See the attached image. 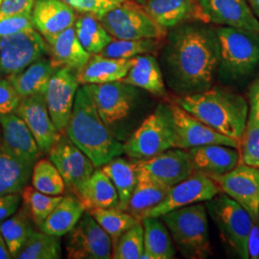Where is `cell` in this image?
<instances>
[{
  "mask_svg": "<svg viewBox=\"0 0 259 259\" xmlns=\"http://www.w3.org/2000/svg\"><path fill=\"white\" fill-rule=\"evenodd\" d=\"M200 21L171 28L161 55L163 77L181 95L201 93L212 84L219 65L216 30Z\"/></svg>",
  "mask_w": 259,
  "mask_h": 259,
  "instance_id": "1",
  "label": "cell"
},
{
  "mask_svg": "<svg viewBox=\"0 0 259 259\" xmlns=\"http://www.w3.org/2000/svg\"><path fill=\"white\" fill-rule=\"evenodd\" d=\"M65 133L97 168L124 154L123 143L104 123L83 84L77 90Z\"/></svg>",
  "mask_w": 259,
  "mask_h": 259,
  "instance_id": "2",
  "label": "cell"
},
{
  "mask_svg": "<svg viewBox=\"0 0 259 259\" xmlns=\"http://www.w3.org/2000/svg\"><path fill=\"white\" fill-rule=\"evenodd\" d=\"M185 111L225 137L240 140L249 116L246 99L237 93L220 88L178 98Z\"/></svg>",
  "mask_w": 259,
  "mask_h": 259,
  "instance_id": "3",
  "label": "cell"
},
{
  "mask_svg": "<svg viewBox=\"0 0 259 259\" xmlns=\"http://www.w3.org/2000/svg\"><path fill=\"white\" fill-rule=\"evenodd\" d=\"M165 224L181 253L191 259H204L212 254L205 204L180 207L158 217Z\"/></svg>",
  "mask_w": 259,
  "mask_h": 259,
  "instance_id": "4",
  "label": "cell"
},
{
  "mask_svg": "<svg viewBox=\"0 0 259 259\" xmlns=\"http://www.w3.org/2000/svg\"><path fill=\"white\" fill-rule=\"evenodd\" d=\"M216 33L221 80L232 83L250 74L259 64V32L222 26Z\"/></svg>",
  "mask_w": 259,
  "mask_h": 259,
  "instance_id": "5",
  "label": "cell"
},
{
  "mask_svg": "<svg viewBox=\"0 0 259 259\" xmlns=\"http://www.w3.org/2000/svg\"><path fill=\"white\" fill-rule=\"evenodd\" d=\"M124 154L135 159L155 157L174 148V126L169 104L157 105L138 130L123 143Z\"/></svg>",
  "mask_w": 259,
  "mask_h": 259,
  "instance_id": "6",
  "label": "cell"
},
{
  "mask_svg": "<svg viewBox=\"0 0 259 259\" xmlns=\"http://www.w3.org/2000/svg\"><path fill=\"white\" fill-rule=\"evenodd\" d=\"M205 207L232 250L241 258H249L248 239L253 225L250 213L225 193L206 201Z\"/></svg>",
  "mask_w": 259,
  "mask_h": 259,
  "instance_id": "7",
  "label": "cell"
},
{
  "mask_svg": "<svg viewBox=\"0 0 259 259\" xmlns=\"http://www.w3.org/2000/svg\"><path fill=\"white\" fill-rule=\"evenodd\" d=\"M99 19L111 37L115 38L161 39L166 36V30L150 17L138 1L126 0L116 4Z\"/></svg>",
  "mask_w": 259,
  "mask_h": 259,
  "instance_id": "8",
  "label": "cell"
},
{
  "mask_svg": "<svg viewBox=\"0 0 259 259\" xmlns=\"http://www.w3.org/2000/svg\"><path fill=\"white\" fill-rule=\"evenodd\" d=\"M104 123L115 136V130L131 116L139 98L138 88L120 81L83 84Z\"/></svg>",
  "mask_w": 259,
  "mask_h": 259,
  "instance_id": "9",
  "label": "cell"
},
{
  "mask_svg": "<svg viewBox=\"0 0 259 259\" xmlns=\"http://www.w3.org/2000/svg\"><path fill=\"white\" fill-rule=\"evenodd\" d=\"M49 53L47 40L35 28L0 37V77L17 74Z\"/></svg>",
  "mask_w": 259,
  "mask_h": 259,
  "instance_id": "10",
  "label": "cell"
},
{
  "mask_svg": "<svg viewBox=\"0 0 259 259\" xmlns=\"http://www.w3.org/2000/svg\"><path fill=\"white\" fill-rule=\"evenodd\" d=\"M65 246L69 259H110L112 254L111 237L87 210L65 234Z\"/></svg>",
  "mask_w": 259,
  "mask_h": 259,
  "instance_id": "11",
  "label": "cell"
},
{
  "mask_svg": "<svg viewBox=\"0 0 259 259\" xmlns=\"http://www.w3.org/2000/svg\"><path fill=\"white\" fill-rule=\"evenodd\" d=\"M220 193V187L212 178L195 171L192 175L172 186L166 197L155 207L140 216V220L147 217L161 215L186 205L206 202Z\"/></svg>",
  "mask_w": 259,
  "mask_h": 259,
  "instance_id": "12",
  "label": "cell"
},
{
  "mask_svg": "<svg viewBox=\"0 0 259 259\" xmlns=\"http://www.w3.org/2000/svg\"><path fill=\"white\" fill-rule=\"evenodd\" d=\"M137 177H143L170 187L195 172L191 157L185 149H169L155 157L135 161Z\"/></svg>",
  "mask_w": 259,
  "mask_h": 259,
  "instance_id": "13",
  "label": "cell"
},
{
  "mask_svg": "<svg viewBox=\"0 0 259 259\" xmlns=\"http://www.w3.org/2000/svg\"><path fill=\"white\" fill-rule=\"evenodd\" d=\"M174 126V148L189 149L220 144L239 148L240 140L225 137L197 119L176 102L169 104Z\"/></svg>",
  "mask_w": 259,
  "mask_h": 259,
  "instance_id": "14",
  "label": "cell"
},
{
  "mask_svg": "<svg viewBox=\"0 0 259 259\" xmlns=\"http://www.w3.org/2000/svg\"><path fill=\"white\" fill-rule=\"evenodd\" d=\"M49 159L63 178L65 185L76 194L92 176L94 164L81 149L62 134L49 151Z\"/></svg>",
  "mask_w": 259,
  "mask_h": 259,
  "instance_id": "15",
  "label": "cell"
},
{
  "mask_svg": "<svg viewBox=\"0 0 259 259\" xmlns=\"http://www.w3.org/2000/svg\"><path fill=\"white\" fill-rule=\"evenodd\" d=\"M79 84L77 71L69 67L57 68L47 84L45 93L47 110L61 134H65L70 120Z\"/></svg>",
  "mask_w": 259,
  "mask_h": 259,
  "instance_id": "16",
  "label": "cell"
},
{
  "mask_svg": "<svg viewBox=\"0 0 259 259\" xmlns=\"http://www.w3.org/2000/svg\"><path fill=\"white\" fill-rule=\"evenodd\" d=\"M223 193L231 197L250 213L252 221L257 222L259 211V168L244 163L232 171L213 179Z\"/></svg>",
  "mask_w": 259,
  "mask_h": 259,
  "instance_id": "17",
  "label": "cell"
},
{
  "mask_svg": "<svg viewBox=\"0 0 259 259\" xmlns=\"http://www.w3.org/2000/svg\"><path fill=\"white\" fill-rule=\"evenodd\" d=\"M16 113L25 122L37 141L40 154H48L62 135L47 110L45 94L21 98Z\"/></svg>",
  "mask_w": 259,
  "mask_h": 259,
  "instance_id": "18",
  "label": "cell"
},
{
  "mask_svg": "<svg viewBox=\"0 0 259 259\" xmlns=\"http://www.w3.org/2000/svg\"><path fill=\"white\" fill-rule=\"evenodd\" d=\"M138 2L165 30L188 21L209 23L199 0H138Z\"/></svg>",
  "mask_w": 259,
  "mask_h": 259,
  "instance_id": "19",
  "label": "cell"
},
{
  "mask_svg": "<svg viewBox=\"0 0 259 259\" xmlns=\"http://www.w3.org/2000/svg\"><path fill=\"white\" fill-rule=\"evenodd\" d=\"M74 10L62 0H35L32 10L34 27L50 45L68 28L74 26Z\"/></svg>",
  "mask_w": 259,
  "mask_h": 259,
  "instance_id": "20",
  "label": "cell"
},
{
  "mask_svg": "<svg viewBox=\"0 0 259 259\" xmlns=\"http://www.w3.org/2000/svg\"><path fill=\"white\" fill-rule=\"evenodd\" d=\"M2 142L10 153L24 162L34 166L40 155L37 141L25 122L16 112L0 118Z\"/></svg>",
  "mask_w": 259,
  "mask_h": 259,
  "instance_id": "21",
  "label": "cell"
},
{
  "mask_svg": "<svg viewBox=\"0 0 259 259\" xmlns=\"http://www.w3.org/2000/svg\"><path fill=\"white\" fill-rule=\"evenodd\" d=\"M199 3L209 22L259 32L258 19L247 0H199Z\"/></svg>",
  "mask_w": 259,
  "mask_h": 259,
  "instance_id": "22",
  "label": "cell"
},
{
  "mask_svg": "<svg viewBox=\"0 0 259 259\" xmlns=\"http://www.w3.org/2000/svg\"><path fill=\"white\" fill-rule=\"evenodd\" d=\"M188 153L195 171L212 179L232 171L240 160L236 148L220 144L194 147L189 149Z\"/></svg>",
  "mask_w": 259,
  "mask_h": 259,
  "instance_id": "23",
  "label": "cell"
},
{
  "mask_svg": "<svg viewBox=\"0 0 259 259\" xmlns=\"http://www.w3.org/2000/svg\"><path fill=\"white\" fill-rule=\"evenodd\" d=\"M122 81L158 97L166 95L164 77L160 65L157 59L150 54L132 58L131 68Z\"/></svg>",
  "mask_w": 259,
  "mask_h": 259,
  "instance_id": "24",
  "label": "cell"
},
{
  "mask_svg": "<svg viewBox=\"0 0 259 259\" xmlns=\"http://www.w3.org/2000/svg\"><path fill=\"white\" fill-rule=\"evenodd\" d=\"M132 65V59H114L92 54L88 63L77 72L80 84L106 83L125 78Z\"/></svg>",
  "mask_w": 259,
  "mask_h": 259,
  "instance_id": "25",
  "label": "cell"
},
{
  "mask_svg": "<svg viewBox=\"0 0 259 259\" xmlns=\"http://www.w3.org/2000/svg\"><path fill=\"white\" fill-rule=\"evenodd\" d=\"M48 47L49 59L55 68L69 67L78 72L92 56L80 44L74 26L61 33Z\"/></svg>",
  "mask_w": 259,
  "mask_h": 259,
  "instance_id": "26",
  "label": "cell"
},
{
  "mask_svg": "<svg viewBox=\"0 0 259 259\" xmlns=\"http://www.w3.org/2000/svg\"><path fill=\"white\" fill-rule=\"evenodd\" d=\"M75 196L81 201L85 210L93 208L117 207L119 197L110 178L96 169Z\"/></svg>",
  "mask_w": 259,
  "mask_h": 259,
  "instance_id": "27",
  "label": "cell"
},
{
  "mask_svg": "<svg viewBox=\"0 0 259 259\" xmlns=\"http://www.w3.org/2000/svg\"><path fill=\"white\" fill-rule=\"evenodd\" d=\"M56 69L50 59L44 56L21 72L12 75L7 79H9L19 96L25 98L36 94H45L48 82Z\"/></svg>",
  "mask_w": 259,
  "mask_h": 259,
  "instance_id": "28",
  "label": "cell"
},
{
  "mask_svg": "<svg viewBox=\"0 0 259 259\" xmlns=\"http://www.w3.org/2000/svg\"><path fill=\"white\" fill-rule=\"evenodd\" d=\"M84 211L83 204L75 195L63 196L59 204L39 226V230L47 234L65 236L79 222Z\"/></svg>",
  "mask_w": 259,
  "mask_h": 259,
  "instance_id": "29",
  "label": "cell"
},
{
  "mask_svg": "<svg viewBox=\"0 0 259 259\" xmlns=\"http://www.w3.org/2000/svg\"><path fill=\"white\" fill-rule=\"evenodd\" d=\"M144 232V251L140 259H171L176 255L171 234L158 217L141 220Z\"/></svg>",
  "mask_w": 259,
  "mask_h": 259,
  "instance_id": "30",
  "label": "cell"
},
{
  "mask_svg": "<svg viewBox=\"0 0 259 259\" xmlns=\"http://www.w3.org/2000/svg\"><path fill=\"white\" fill-rule=\"evenodd\" d=\"M33 167L16 158L5 148L0 131V196L21 193L31 179Z\"/></svg>",
  "mask_w": 259,
  "mask_h": 259,
  "instance_id": "31",
  "label": "cell"
},
{
  "mask_svg": "<svg viewBox=\"0 0 259 259\" xmlns=\"http://www.w3.org/2000/svg\"><path fill=\"white\" fill-rule=\"evenodd\" d=\"M170 188L147 178L138 177L137 185L124 210L140 220L143 213L155 207L166 197Z\"/></svg>",
  "mask_w": 259,
  "mask_h": 259,
  "instance_id": "32",
  "label": "cell"
},
{
  "mask_svg": "<svg viewBox=\"0 0 259 259\" xmlns=\"http://www.w3.org/2000/svg\"><path fill=\"white\" fill-rule=\"evenodd\" d=\"M103 172L110 178L119 197L117 208L124 210L138 183L135 161L124 157H114L103 165Z\"/></svg>",
  "mask_w": 259,
  "mask_h": 259,
  "instance_id": "33",
  "label": "cell"
},
{
  "mask_svg": "<svg viewBox=\"0 0 259 259\" xmlns=\"http://www.w3.org/2000/svg\"><path fill=\"white\" fill-rule=\"evenodd\" d=\"M74 29L80 44L91 54H99L112 39L100 19L92 14L77 17Z\"/></svg>",
  "mask_w": 259,
  "mask_h": 259,
  "instance_id": "34",
  "label": "cell"
},
{
  "mask_svg": "<svg viewBox=\"0 0 259 259\" xmlns=\"http://www.w3.org/2000/svg\"><path fill=\"white\" fill-rule=\"evenodd\" d=\"M33 221L25 206L10 216L0 224V234L5 242L12 258H15L19 250L34 232Z\"/></svg>",
  "mask_w": 259,
  "mask_h": 259,
  "instance_id": "35",
  "label": "cell"
},
{
  "mask_svg": "<svg viewBox=\"0 0 259 259\" xmlns=\"http://www.w3.org/2000/svg\"><path fill=\"white\" fill-rule=\"evenodd\" d=\"M62 257L61 237L34 232L28 237L15 258L60 259Z\"/></svg>",
  "mask_w": 259,
  "mask_h": 259,
  "instance_id": "36",
  "label": "cell"
},
{
  "mask_svg": "<svg viewBox=\"0 0 259 259\" xmlns=\"http://www.w3.org/2000/svg\"><path fill=\"white\" fill-rule=\"evenodd\" d=\"M94 220L100 225L105 232L109 234L112 243L117 240L121 235L141 222L137 217L117 207L112 208H93L88 209Z\"/></svg>",
  "mask_w": 259,
  "mask_h": 259,
  "instance_id": "37",
  "label": "cell"
},
{
  "mask_svg": "<svg viewBox=\"0 0 259 259\" xmlns=\"http://www.w3.org/2000/svg\"><path fill=\"white\" fill-rule=\"evenodd\" d=\"M31 179L32 186L44 194L60 196L65 192V182L50 159L44 158L36 162Z\"/></svg>",
  "mask_w": 259,
  "mask_h": 259,
  "instance_id": "38",
  "label": "cell"
},
{
  "mask_svg": "<svg viewBox=\"0 0 259 259\" xmlns=\"http://www.w3.org/2000/svg\"><path fill=\"white\" fill-rule=\"evenodd\" d=\"M158 40L156 38L121 39L112 37L99 54L114 59H132L137 56L155 52L159 46Z\"/></svg>",
  "mask_w": 259,
  "mask_h": 259,
  "instance_id": "39",
  "label": "cell"
},
{
  "mask_svg": "<svg viewBox=\"0 0 259 259\" xmlns=\"http://www.w3.org/2000/svg\"><path fill=\"white\" fill-rule=\"evenodd\" d=\"M23 206L27 209L33 223L39 228L47 216L62 200L63 196H51L37 191L33 186L26 185L21 192Z\"/></svg>",
  "mask_w": 259,
  "mask_h": 259,
  "instance_id": "40",
  "label": "cell"
},
{
  "mask_svg": "<svg viewBox=\"0 0 259 259\" xmlns=\"http://www.w3.org/2000/svg\"><path fill=\"white\" fill-rule=\"evenodd\" d=\"M144 251V232L143 226L140 222L112 243L113 259H139Z\"/></svg>",
  "mask_w": 259,
  "mask_h": 259,
  "instance_id": "41",
  "label": "cell"
},
{
  "mask_svg": "<svg viewBox=\"0 0 259 259\" xmlns=\"http://www.w3.org/2000/svg\"><path fill=\"white\" fill-rule=\"evenodd\" d=\"M241 163L259 168V125L248 119L240 139Z\"/></svg>",
  "mask_w": 259,
  "mask_h": 259,
  "instance_id": "42",
  "label": "cell"
},
{
  "mask_svg": "<svg viewBox=\"0 0 259 259\" xmlns=\"http://www.w3.org/2000/svg\"><path fill=\"white\" fill-rule=\"evenodd\" d=\"M21 97L9 79L0 77V118L12 112H16Z\"/></svg>",
  "mask_w": 259,
  "mask_h": 259,
  "instance_id": "43",
  "label": "cell"
},
{
  "mask_svg": "<svg viewBox=\"0 0 259 259\" xmlns=\"http://www.w3.org/2000/svg\"><path fill=\"white\" fill-rule=\"evenodd\" d=\"M75 12L80 14H92L100 19L105 13L115 6L109 0H62Z\"/></svg>",
  "mask_w": 259,
  "mask_h": 259,
  "instance_id": "44",
  "label": "cell"
},
{
  "mask_svg": "<svg viewBox=\"0 0 259 259\" xmlns=\"http://www.w3.org/2000/svg\"><path fill=\"white\" fill-rule=\"evenodd\" d=\"M34 27L32 13L0 19V37Z\"/></svg>",
  "mask_w": 259,
  "mask_h": 259,
  "instance_id": "45",
  "label": "cell"
},
{
  "mask_svg": "<svg viewBox=\"0 0 259 259\" xmlns=\"http://www.w3.org/2000/svg\"><path fill=\"white\" fill-rule=\"evenodd\" d=\"M35 0H2L0 3V19L32 13Z\"/></svg>",
  "mask_w": 259,
  "mask_h": 259,
  "instance_id": "46",
  "label": "cell"
},
{
  "mask_svg": "<svg viewBox=\"0 0 259 259\" xmlns=\"http://www.w3.org/2000/svg\"><path fill=\"white\" fill-rule=\"evenodd\" d=\"M22 203L21 193H9L0 196V224L18 211Z\"/></svg>",
  "mask_w": 259,
  "mask_h": 259,
  "instance_id": "47",
  "label": "cell"
},
{
  "mask_svg": "<svg viewBox=\"0 0 259 259\" xmlns=\"http://www.w3.org/2000/svg\"><path fill=\"white\" fill-rule=\"evenodd\" d=\"M248 96L250 103L248 119L259 125V77L250 85Z\"/></svg>",
  "mask_w": 259,
  "mask_h": 259,
  "instance_id": "48",
  "label": "cell"
},
{
  "mask_svg": "<svg viewBox=\"0 0 259 259\" xmlns=\"http://www.w3.org/2000/svg\"><path fill=\"white\" fill-rule=\"evenodd\" d=\"M248 254L249 258L258 259L259 257V226L253 222L248 239Z\"/></svg>",
  "mask_w": 259,
  "mask_h": 259,
  "instance_id": "49",
  "label": "cell"
},
{
  "mask_svg": "<svg viewBox=\"0 0 259 259\" xmlns=\"http://www.w3.org/2000/svg\"><path fill=\"white\" fill-rule=\"evenodd\" d=\"M12 258V255L10 254L9 250L7 249V246L3 240L1 234H0V259Z\"/></svg>",
  "mask_w": 259,
  "mask_h": 259,
  "instance_id": "50",
  "label": "cell"
},
{
  "mask_svg": "<svg viewBox=\"0 0 259 259\" xmlns=\"http://www.w3.org/2000/svg\"><path fill=\"white\" fill-rule=\"evenodd\" d=\"M250 10L259 21V0H247Z\"/></svg>",
  "mask_w": 259,
  "mask_h": 259,
  "instance_id": "51",
  "label": "cell"
},
{
  "mask_svg": "<svg viewBox=\"0 0 259 259\" xmlns=\"http://www.w3.org/2000/svg\"><path fill=\"white\" fill-rule=\"evenodd\" d=\"M109 1H111L112 2L113 4H119V3H122V2H124V1H126V0H109Z\"/></svg>",
  "mask_w": 259,
  "mask_h": 259,
  "instance_id": "52",
  "label": "cell"
},
{
  "mask_svg": "<svg viewBox=\"0 0 259 259\" xmlns=\"http://www.w3.org/2000/svg\"><path fill=\"white\" fill-rule=\"evenodd\" d=\"M257 224H258V226H259V211H258V216H257Z\"/></svg>",
  "mask_w": 259,
  "mask_h": 259,
  "instance_id": "53",
  "label": "cell"
},
{
  "mask_svg": "<svg viewBox=\"0 0 259 259\" xmlns=\"http://www.w3.org/2000/svg\"><path fill=\"white\" fill-rule=\"evenodd\" d=\"M1 1H2V0H0V3H1Z\"/></svg>",
  "mask_w": 259,
  "mask_h": 259,
  "instance_id": "54",
  "label": "cell"
},
{
  "mask_svg": "<svg viewBox=\"0 0 259 259\" xmlns=\"http://www.w3.org/2000/svg\"><path fill=\"white\" fill-rule=\"evenodd\" d=\"M137 1H138V0H137Z\"/></svg>",
  "mask_w": 259,
  "mask_h": 259,
  "instance_id": "55",
  "label": "cell"
},
{
  "mask_svg": "<svg viewBox=\"0 0 259 259\" xmlns=\"http://www.w3.org/2000/svg\"><path fill=\"white\" fill-rule=\"evenodd\" d=\"M258 259H259V257H258Z\"/></svg>",
  "mask_w": 259,
  "mask_h": 259,
  "instance_id": "56",
  "label": "cell"
}]
</instances>
